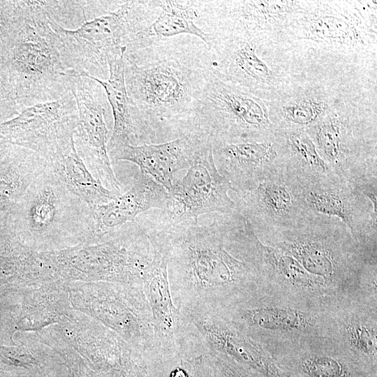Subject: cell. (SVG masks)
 Returning <instances> with one entry per match:
<instances>
[{
    "label": "cell",
    "instance_id": "obj_31",
    "mask_svg": "<svg viewBox=\"0 0 377 377\" xmlns=\"http://www.w3.org/2000/svg\"><path fill=\"white\" fill-rule=\"evenodd\" d=\"M20 1H0V58H3L25 22Z\"/></svg>",
    "mask_w": 377,
    "mask_h": 377
},
{
    "label": "cell",
    "instance_id": "obj_7",
    "mask_svg": "<svg viewBox=\"0 0 377 377\" xmlns=\"http://www.w3.org/2000/svg\"><path fill=\"white\" fill-rule=\"evenodd\" d=\"M264 242L290 254L325 285L356 277L376 264V252L357 243L341 221L312 211L295 228Z\"/></svg>",
    "mask_w": 377,
    "mask_h": 377
},
{
    "label": "cell",
    "instance_id": "obj_33",
    "mask_svg": "<svg viewBox=\"0 0 377 377\" xmlns=\"http://www.w3.org/2000/svg\"><path fill=\"white\" fill-rule=\"evenodd\" d=\"M207 350L219 377H265L222 354Z\"/></svg>",
    "mask_w": 377,
    "mask_h": 377
},
{
    "label": "cell",
    "instance_id": "obj_21",
    "mask_svg": "<svg viewBox=\"0 0 377 377\" xmlns=\"http://www.w3.org/2000/svg\"><path fill=\"white\" fill-rule=\"evenodd\" d=\"M152 246L154 255L143 276L142 289L151 310L161 360L169 359L184 353L192 336L172 299L167 256L158 246Z\"/></svg>",
    "mask_w": 377,
    "mask_h": 377
},
{
    "label": "cell",
    "instance_id": "obj_34",
    "mask_svg": "<svg viewBox=\"0 0 377 377\" xmlns=\"http://www.w3.org/2000/svg\"><path fill=\"white\" fill-rule=\"evenodd\" d=\"M206 377H219L212 360H211V366L206 375Z\"/></svg>",
    "mask_w": 377,
    "mask_h": 377
},
{
    "label": "cell",
    "instance_id": "obj_2",
    "mask_svg": "<svg viewBox=\"0 0 377 377\" xmlns=\"http://www.w3.org/2000/svg\"><path fill=\"white\" fill-rule=\"evenodd\" d=\"M124 58L135 145L185 135L210 64H191L179 54L166 53L162 41Z\"/></svg>",
    "mask_w": 377,
    "mask_h": 377
},
{
    "label": "cell",
    "instance_id": "obj_4",
    "mask_svg": "<svg viewBox=\"0 0 377 377\" xmlns=\"http://www.w3.org/2000/svg\"><path fill=\"white\" fill-rule=\"evenodd\" d=\"M377 93L348 95L305 131L332 174L357 189L377 183Z\"/></svg>",
    "mask_w": 377,
    "mask_h": 377
},
{
    "label": "cell",
    "instance_id": "obj_22",
    "mask_svg": "<svg viewBox=\"0 0 377 377\" xmlns=\"http://www.w3.org/2000/svg\"><path fill=\"white\" fill-rule=\"evenodd\" d=\"M212 140L202 134L190 133L158 144L125 145L108 151L110 161H128L140 172L151 177L168 191L177 172L188 169Z\"/></svg>",
    "mask_w": 377,
    "mask_h": 377
},
{
    "label": "cell",
    "instance_id": "obj_14",
    "mask_svg": "<svg viewBox=\"0 0 377 377\" xmlns=\"http://www.w3.org/2000/svg\"><path fill=\"white\" fill-rule=\"evenodd\" d=\"M69 90L77 109L74 133L76 149L89 170L108 189L121 194L108 152L110 107L103 87L85 76L66 74Z\"/></svg>",
    "mask_w": 377,
    "mask_h": 377
},
{
    "label": "cell",
    "instance_id": "obj_26",
    "mask_svg": "<svg viewBox=\"0 0 377 377\" xmlns=\"http://www.w3.org/2000/svg\"><path fill=\"white\" fill-rule=\"evenodd\" d=\"M274 140L284 172L307 188L336 177L305 131L277 129Z\"/></svg>",
    "mask_w": 377,
    "mask_h": 377
},
{
    "label": "cell",
    "instance_id": "obj_18",
    "mask_svg": "<svg viewBox=\"0 0 377 377\" xmlns=\"http://www.w3.org/2000/svg\"><path fill=\"white\" fill-rule=\"evenodd\" d=\"M192 334L205 347L248 367L265 377H288L276 358L258 341L237 329L212 309H179Z\"/></svg>",
    "mask_w": 377,
    "mask_h": 377
},
{
    "label": "cell",
    "instance_id": "obj_11",
    "mask_svg": "<svg viewBox=\"0 0 377 377\" xmlns=\"http://www.w3.org/2000/svg\"><path fill=\"white\" fill-rule=\"evenodd\" d=\"M102 241L58 253L61 267L97 279L142 286L154 251L142 226L137 221L127 223Z\"/></svg>",
    "mask_w": 377,
    "mask_h": 377
},
{
    "label": "cell",
    "instance_id": "obj_16",
    "mask_svg": "<svg viewBox=\"0 0 377 377\" xmlns=\"http://www.w3.org/2000/svg\"><path fill=\"white\" fill-rule=\"evenodd\" d=\"M77 122L76 103L68 90L57 100L27 107L0 123V137L47 161L59 146L73 138Z\"/></svg>",
    "mask_w": 377,
    "mask_h": 377
},
{
    "label": "cell",
    "instance_id": "obj_10",
    "mask_svg": "<svg viewBox=\"0 0 377 377\" xmlns=\"http://www.w3.org/2000/svg\"><path fill=\"white\" fill-rule=\"evenodd\" d=\"M231 187L215 165L212 142L201 151L186 173L175 179L164 207L138 222L145 229H162L197 221L205 214H230L238 211L228 195Z\"/></svg>",
    "mask_w": 377,
    "mask_h": 377
},
{
    "label": "cell",
    "instance_id": "obj_19",
    "mask_svg": "<svg viewBox=\"0 0 377 377\" xmlns=\"http://www.w3.org/2000/svg\"><path fill=\"white\" fill-rule=\"evenodd\" d=\"M102 319L152 366L161 360L152 316L142 286L110 284L98 294Z\"/></svg>",
    "mask_w": 377,
    "mask_h": 377
},
{
    "label": "cell",
    "instance_id": "obj_17",
    "mask_svg": "<svg viewBox=\"0 0 377 377\" xmlns=\"http://www.w3.org/2000/svg\"><path fill=\"white\" fill-rule=\"evenodd\" d=\"M305 3L295 0L198 1V20L209 34H269L281 39Z\"/></svg>",
    "mask_w": 377,
    "mask_h": 377
},
{
    "label": "cell",
    "instance_id": "obj_30",
    "mask_svg": "<svg viewBox=\"0 0 377 377\" xmlns=\"http://www.w3.org/2000/svg\"><path fill=\"white\" fill-rule=\"evenodd\" d=\"M47 20L66 29H75L96 17L93 1H31Z\"/></svg>",
    "mask_w": 377,
    "mask_h": 377
},
{
    "label": "cell",
    "instance_id": "obj_3",
    "mask_svg": "<svg viewBox=\"0 0 377 377\" xmlns=\"http://www.w3.org/2000/svg\"><path fill=\"white\" fill-rule=\"evenodd\" d=\"M282 40L300 67L377 73L376 1H306Z\"/></svg>",
    "mask_w": 377,
    "mask_h": 377
},
{
    "label": "cell",
    "instance_id": "obj_24",
    "mask_svg": "<svg viewBox=\"0 0 377 377\" xmlns=\"http://www.w3.org/2000/svg\"><path fill=\"white\" fill-rule=\"evenodd\" d=\"M168 191L147 175L140 172L133 186L112 200L89 209L91 240H103L144 212L161 209Z\"/></svg>",
    "mask_w": 377,
    "mask_h": 377
},
{
    "label": "cell",
    "instance_id": "obj_1",
    "mask_svg": "<svg viewBox=\"0 0 377 377\" xmlns=\"http://www.w3.org/2000/svg\"><path fill=\"white\" fill-rule=\"evenodd\" d=\"M222 215L213 214L206 225L197 221L144 229L151 244L167 256L172 299L179 309L215 310L256 287L251 269L225 246Z\"/></svg>",
    "mask_w": 377,
    "mask_h": 377
},
{
    "label": "cell",
    "instance_id": "obj_9",
    "mask_svg": "<svg viewBox=\"0 0 377 377\" xmlns=\"http://www.w3.org/2000/svg\"><path fill=\"white\" fill-rule=\"evenodd\" d=\"M276 131L266 101L223 82L210 68L186 134L212 142H260L272 140Z\"/></svg>",
    "mask_w": 377,
    "mask_h": 377
},
{
    "label": "cell",
    "instance_id": "obj_8",
    "mask_svg": "<svg viewBox=\"0 0 377 377\" xmlns=\"http://www.w3.org/2000/svg\"><path fill=\"white\" fill-rule=\"evenodd\" d=\"M3 59L20 112L57 100L69 90L66 70L45 17L27 16Z\"/></svg>",
    "mask_w": 377,
    "mask_h": 377
},
{
    "label": "cell",
    "instance_id": "obj_20",
    "mask_svg": "<svg viewBox=\"0 0 377 377\" xmlns=\"http://www.w3.org/2000/svg\"><path fill=\"white\" fill-rule=\"evenodd\" d=\"M300 187L311 211L339 219L357 243L376 251L377 207L357 188L338 178Z\"/></svg>",
    "mask_w": 377,
    "mask_h": 377
},
{
    "label": "cell",
    "instance_id": "obj_25",
    "mask_svg": "<svg viewBox=\"0 0 377 377\" xmlns=\"http://www.w3.org/2000/svg\"><path fill=\"white\" fill-rule=\"evenodd\" d=\"M160 13L151 24L129 36L124 41V54L154 45L159 41L182 34L195 36L207 46L212 47L211 34L200 28L198 1H153Z\"/></svg>",
    "mask_w": 377,
    "mask_h": 377
},
{
    "label": "cell",
    "instance_id": "obj_28",
    "mask_svg": "<svg viewBox=\"0 0 377 377\" xmlns=\"http://www.w3.org/2000/svg\"><path fill=\"white\" fill-rule=\"evenodd\" d=\"M109 75L102 80L85 76L98 82L103 89L113 116V129L108 143V152L125 145H135V132L131 105L127 94L124 54L108 64Z\"/></svg>",
    "mask_w": 377,
    "mask_h": 377
},
{
    "label": "cell",
    "instance_id": "obj_15",
    "mask_svg": "<svg viewBox=\"0 0 377 377\" xmlns=\"http://www.w3.org/2000/svg\"><path fill=\"white\" fill-rule=\"evenodd\" d=\"M235 198L238 211L262 242L295 228L311 212L299 184L284 170Z\"/></svg>",
    "mask_w": 377,
    "mask_h": 377
},
{
    "label": "cell",
    "instance_id": "obj_13",
    "mask_svg": "<svg viewBox=\"0 0 377 377\" xmlns=\"http://www.w3.org/2000/svg\"><path fill=\"white\" fill-rule=\"evenodd\" d=\"M368 90L319 70H302L277 98L267 103L269 117L277 129L306 131L346 96Z\"/></svg>",
    "mask_w": 377,
    "mask_h": 377
},
{
    "label": "cell",
    "instance_id": "obj_6",
    "mask_svg": "<svg viewBox=\"0 0 377 377\" xmlns=\"http://www.w3.org/2000/svg\"><path fill=\"white\" fill-rule=\"evenodd\" d=\"M158 10L153 1H119L114 9L75 29L47 20L66 74L107 80L109 63L126 51V38L151 24Z\"/></svg>",
    "mask_w": 377,
    "mask_h": 377
},
{
    "label": "cell",
    "instance_id": "obj_29",
    "mask_svg": "<svg viewBox=\"0 0 377 377\" xmlns=\"http://www.w3.org/2000/svg\"><path fill=\"white\" fill-rule=\"evenodd\" d=\"M343 337L351 356L362 364L376 371L377 329L376 320L350 318L342 327Z\"/></svg>",
    "mask_w": 377,
    "mask_h": 377
},
{
    "label": "cell",
    "instance_id": "obj_5",
    "mask_svg": "<svg viewBox=\"0 0 377 377\" xmlns=\"http://www.w3.org/2000/svg\"><path fill=\"white\" fill-rule=\"evenodd\" d=\"M210 68L223 82L267 103L277 98L297 73L290 50L280 37L214 32Z\"/></svg>",
    "mask_w": 377,
    "mask_h": 377
},
{
    "label": "cell",
    "instance_id": "obj_32",
    "mask_svg": "<svg viewBox=\"0 0 377 377\" xmlns=\"http://www.w3.org/2000/svg\"><path fill=\"white\" fill-rule=\"evenodd\" d=\"M19 113L20 108L7 66L3 59L0 58V123Z\"/></svg>",
    "mask_w": 377,
    "mask_h": 377
},
{
    "label": "cell",
    "instance_id": "obj_12",
    "mask_svg": "<svg viewBox=\"0 0 377 377\" xmlns=\"http://www.w3.org/2000/svg\"><path fill=\"white\" fill-rule=\"evenodd\" d=\"M20 199L22 228L30 239L75 235L91 239L89 208L64 187L48 164Z\"/></svg>",
    "mask_w": 377,
    "mask_h": 377
},
{
    "label": "cell",
    "instance_id": "obj_27",
    "mask_svg": "<svg viewBox=\"0 0 377 377\" xmlns=\"http://www.w3.org/2000/svg\"><path fill=\"white\" fill-rule=\"evenodd\" d=\"M47 162L64 187L89 209L121 195L105 188L91 175L76 149L73 138L62 143Z\"/></svg>",
    "mask_w": 377,
    "mask_h": 377
},
{
    "label": "cell",
    "instance_id": "obj_23",
    "mask_svg": "<svg viewBox=\"0 0 377 377\" xmlns=\"http://www.w3.org/2000/svg\"><path fill=\"white\" fill-rule=\"evenodd\" d=\"M212 153L217 170L229 182L235 196L284 170L274 137L260 142H212Z\"/></svg>",
    "mask_w": 377,
    "mask_h": 377
}]
</instances>
